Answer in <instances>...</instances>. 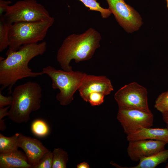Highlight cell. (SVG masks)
I'll return each instance as SVG.
<instances>
[{
  "label": "cell",
  "instance_id": "cell-1",
  "mask_svg": "<svg viewBox=\"0 0 168 168\" xmlns=\"http://www.w3.org/2000/svg\"><path fill=\"white\" fill-rule=\"evenodd\" d=\"M46 49V43L43 41L23 45L16 51L8 49L6 58H0V84L2 88L7 87L12 93V87L18 80L44 74L42 71L33 72L28 64L33 58L43 54Z\"/></svg>",
  "mask_w": 168,
  "mask_h": 168
},
{
  "label": "cell",
  "instance_id": "cell-2",
  "mask_svg": "<svg viewBox=\"0 0 168 168\" xmlns=\"http://www.w3.org/2000/svg\"><path fill=\"white\" fill-rule=\"evenodd\" d=\"M101 39L100 34L92 28L82 34H73L67 37L56 55L57 60L63 70H72L70 65L72 59L78 63L91 59L96 50L100 47Z\"/></svg>",
  "mask_w": 168,
  "mask_h": 168
},
{
  "label": "cell",
  "instance_id": "cell-3",
  "mask_svg": "<svg viewBox=\"0 0 168 168\" xmlns=\"http://www.w3.org/2000/svg\"><path fill=\"white\" fill-rule=\"evenodd\" d=\"M12 101L7 117L18 124L26 123L31 113L40 107L42 89L37 82H27L16 87L12 93Z\"/></svg>",
  "mask_w": 168,
  "mask_h": 168
},
{
  "label": "cell",
  "instance_id": "cell-4",
  "mask_svg": "<svg viewBox=\"0 0 168 168\" xmlns=\"http://www.w3.org/2000/svg\"><path fill=\"white\" fill-rule=\"evenodd\" d=\"M54 22V18L51 16L43 21L18 22L11 24L9 30L8 49L16 51L23 45L43 40Z\"/></svg>",
  "mask_w": 168,
  "mask_h": 168
},
{
  "label": "cell",
  "instance_id": "cell-5",
  "mask_svg": "<svg viewBox=\"0 0 168 168\" xmlns=\"http://www.w3.org/2000/svg\"><path fill=\"white\" fill-rule=\"evenodd\" d=\"M42 71L51 79L53 88L59 90L56 99L63 106L69 104L73 100L74 94L78 90L86 74L79 71L57 69L50 66L44 68Z\"/></svg>",
  "mask_w": 168,
  "mask_h": 168
},
{
  "label": "cell",
  "instance_id": "cell-6",
  "mask_svg": "<svg viewBox=\"0 0 168 168\" xmlns=\"http://www.w3.org/2000/svg\"><path fill=\"white\" fill-rule=\"evenodd\" d=\"M10 24L44 21L51 16L44 7L35 0H23L9 5L3 15Z\"/></svg>",
  "mask_w": 168,
  "mask_h": 168
},
{
  "label": "cell",
  "instance_id": "cell-7",
  "mask_svg": "<svg viewBox=\"0 0 168 168\" xmlns=\"http://www.w3.org/2000/svg\"><path fill=\"white\" fill-rule=\"evenodd\" d=\"M114 98L119 108H137L150 110L148 103L147 90L136 82H131L121 87L115 93Z\"/></svg>",
  "mask_w": 168,
  "mask_h": 168
},
{
  "label": "cell",
  "instance_id": "cell-8",
  "mask_svg": "<svg viewBox=\"0 0 168 168\" xmlns=\"http://www.w3.org/2000/svg\"><path fill=\"white\" fill-rule=\"evenodd\" d=\"M117 119L127 135L143 128L151 127L154 116L150 111L137 108H119Z\"/></svg>",
  "mask_w": 168,
  "mask_h": 168
},
{
  "label": "cell",
  "instance_id": "cell-9",
  "mask_svg": "<svg viewBox=\"0 0 168 168\" xmlns=\"http://www.w3.org/2000/svg\"><path fill=\"white\" fill-rule=\"evenodd\" d=\"M108 8L119 24L126 31L132 32L138 30L142 24L141 19L132 7L124 0H106Z\"/></svg>",
  "mask_w": 168,
  "mask_h": 168
},
{
  "label": "cell",
  "instance_id": "cell-10",
  "mask_svg": "<svg viewBox=\"0 0 168 168\" xmlns=\"http://www.w3.org/2000/svg\"><path fill=\"white\" fill-rule=\"evenodd\" d=\"M166 144L162 141L153 140L130 141H129L127 152L132 161H138L164 149Z\"/></svg>",
  "mask_w": 168,
  "mask_h": 168
},
{
  "label": "cell",
  "instance_id": "cell-11",
  "mask_svg": "<svg viewBox=\"0 0 168 168\" xmlns=\"http://www.w3.org/2000/svg\"><path fill=\"white\" fill-rule=\"evenodd\" d=\"M113 90L111 81L106 76L87 74L78 89L80 96L86 102L91 93L100 92L105 96L109 95Z\"/></svg>",
  "mask_w": 168,
  "mask_h": 168
},
{
  "label": "cell",
  "instance_id": "cell-12",
  "mask_svg": "<svg viewBox=\"0 0 168 168\" xmlns=\"http://www.w3.org/2000/svg\"><path fill=\"white\" fill-rule=\"evenodd\" d=\"M17 145L23 150L29 164L33 168L43 155L49 151L39 140L21 133H19L18 137Z\"/></svg>",
  "mask_w": 168,
  "mask_h": 168
},
{
  "label": "cell",
  "instance_id": "cell-13",
  "mask_svg": "<svg viewBox=\"0 0 168 168\" xmlns=\"http://www.w3.org/2000/svg\"><path fill=\"white\" fill-rule=\"evenodd\" d=\"M128 141L140 140H159L168 143V129L167 128H143L127 135Z\"/></svg>",
  "mask_w": 168,
  "mask_h": 168
},
{
  "label": "cell",
  "instance_id": "cell-14",
  "mask_svg": "<svg viewBox=\"0 0 168 168\" xmlns=\"http://www.w3.org/2000/svg\"><path fill=\"white\" fill-rule=\"evenodd\" d=\"M0 168H32L25 154L21 151L0 153Z\"/></svg>",
  "mask_w": 168,
  "mask_h": 168
},
{
  "label": "cell",
  "instance_id": "cell-15",
  "mask_svg": "<svg viewBox=\"0 0 168 168\" xmlns=\"http://www.w3.org/2000/svg\"><path fill=\"white\" fill-rule=\"evenodd\" d=\"M168 159V149H164L139 161L137 165L132 168H154L164 162Z\"/></svg>",
  "mask_w": 168,
  "mask_h": 168
},
{
  "label": "cell",
  "instance_id": "cell-16",
  "mask_svg": "<svg viewBox=\"0 0 168 168\" xmlns=\"http://www.w3.org/2000/svg\"><path fill=\"white\" fill-rule=\"evenodd\" d=\"M19 134L17 133L8 137L0 133V153H9L18 150L17 139Z\"/></svg>",
  "mask_w": 168,
  "mask_h": 168
},
{
  "label": "cell",
  "instance_id": "cell-17",
  "mask_svg": "<svg viewBox=\"0 0 168 168\" xmlns=\"http://www.w3.org/2000/svg\"><path fill=\"white\" fill-rule=\"evenodd\" d=\"M4 18L0 16V52H2L9 45V34L10 25Z\"/></svg>",
  "mask_w": 168,
  "mask_h": 168
},
{
  "label": "cell",
  "instance_id": "cell-18",
  "mask_svg": "<svg viewBox=\"0 0 168 168\" xmlns=\"http://www.w3.org/2000/svg\"><path fill=\"white\" fill-rule=\"evenodd\" d=\"M53 152L52 168H66L68 160L67 152L59 148H55Z\"/></svg>",
  "mask_w": 168,
  "mask_h": 168
},
{
  "label": "cell",
  "instance_id": "cell-19",
  "mask_svg": "<svg viewBox=\"0 0 168 168\" xmlns=\"http://www.w3.org/2000/svg\"><path fill=\"white\" fill-rule=\"evenodd\" d=\"M32 133L39 137H44L49 133L50 129L48 125L44 120L37 119L33 121L31 125Z\"/></svg>",
  "mask_w": 168,
  "mask_h": 168
},
{
  "label": "cell",
  "instance_id": "cell-20",
  "mask_svg": "<svg viewBox=\"0 0 168 168\" xmlns=\"http://www.w3.org/2000/svg\"><path fill=\"white\" fill-rule=\"evenodd\" d=\"M81 2L84 6L89 8L88 11H95L100 13L101 17L106 18L109 17L112 13L109 9L102 7L97 0H78Z\"/></svg>",
  "mask_w": 168,
  "mask_h": 168
},
{
  "label": "cell",
  "instance_id": "cell-21",
  "mask_svg": "<svg viewBox=\"0 0 168 168\" xmlns=\"http://www.w3.org/2000/svg\"><path fill=\"white\" fill-rule=\"evenodd\" d=\"M154 107L161 114L168 112V91L159 95L155 100Z\"/></svg>",
  "mask_w": 168,
  "mask_h": 168
},
{
  "label": "cell",
  "instance_id": "cell-22",
  "mask_svg": "<svg viewBox=\"0 0 168 168\" xmlns=\"http://www.w3.org/2000/svg\"><path fill=\"white\" fill-rule=\"evenodd\" d=\"M53 152L49 151L45 153L34 168H52Z\"/></svg>",
  "mask_w": 168,
  "mask_h": 168
},
{
  "label": "cell",
  "instance_id": "cell-23",
  "mask_svg": "<svg viewBox=\"0 0 168 168\" xmlns=\"http://www.w3.org/2000/svg\"><path fill=\"white\" fill-rule=\"evenodd\" d=\"M105 96L100 92H93L90 93L88 97V101L92 106H98L104 101Z\"/></svg>",
  "mask_w": 168,
  "mask_h": 168
},
{
  "label": "cell",
  "instance_id": "cell-24",
  "mask_svg": "<svg viewBox=\"0 0 168 168\" xmlns=\"http://www.w3.org/2000/svg\"><path fill=\"white\" fill-rule=\"evenodd\" d=\"M12 101V96H3L0 92V108L8 105H11Z\"/></svg>",
  "mask_w": 168,
  "mask_h": 168
},
{
  "label": "cell",
  "instance_id": "cell-25",
  "mask_svg": "<svg viewBox=\"0 0 168 168\" xmlns=\"http://www.w3.org/2000/svg\"><path fill=\"white\" fill-rule=\"evenodd\" d=\"M12 2L9 0H0V16L3 15Z\"/></svg>",
  "mask_w": 168,
  "mask_h": 168
},
{
  "label": "cell",
  "instance_id": "cell-26",
  "mask_svg": "<svg viewBox=\"0 0 168 168\" xmlns=\"http://www.w3.org/2000/svg\"><path fill=\"white\" fill-rule=\"evenodd\" d=\"M10 106L0 108V119H2L5 116H7L8 113V109Z\"/></svg>",
  "mask_w": 168,
  "mask_h": 168
},
{
  "label": "cell",
  "instance_id": "cell-27",
  "mask_svg": "<svg viewBox=\"0 0 168 168\" xmlns=\"http://www.w3.org/2000/svg\"><path fill=\"white\" fill-rule=\"evenodd\" d=\"M163 120L166 125V128L168 129V112L162 114Z\"/></svg>",
  "mask_w": 168,
  "mask_h": 168
},
{
  "label": "cell",
  "instance_id": "cell-28",
  "mask_svg": "<svg viewBox=\"0 0 168 168\" xmlns=\"http://www.w3.org/2000/svg\"><path fill=\"white\" fill-rule=\"evenodd\" d=\"M77 168H89V165L86 162H83L78 164L77 166Z\"/></svg>",
  "mask_w": 168,
  "mask_h": 168
},
{
  "label": "cell",
  "instance_id": "cell-29",
  "mask_svg": "<svg viewBox=\"0 0 168 168\" xmlns=\"http://www.w3.org/2000/svg\"><path fill=\"white\" fill-rule=\"evenodd\" d=\"M6 128V126L4 122V120L2 119H0V130L4 131Z\"/></svg>",
  "mask_w": 168,
  "mask_h": 168
},
{
  "label": "cell",
  "instance_id": "cell-30",
  "mask_svg": "<svg viewBox=\"0 0 168 168\" xmlns=\"http://www.w3.org/2000/svg\"><path fill=\"white\" fill-rule=\"evenodd\" d=\"M166 2V7L168 8V0H165Z\"/></svg>",
  "mask_w": 168,
  "mask_h": 168
},
{
  "label": "cell",
  "instance_id": "cell-31",
  "mask_svg": "<svg viewBox=\"0 0 168 168\" xmlns=\"http://www.w3.org/2000/svg\"><path fill=\"white\" fill-rule=\"evenodd\" d=\"M166 168H168V163H167L165 167Z\"/></svg>",
  "mask_w": 168,
  "mask_h": 168
}]
</instances>
